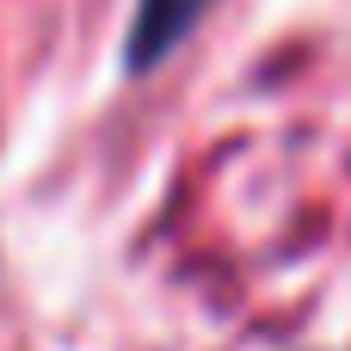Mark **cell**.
<instances>
[{
	"label": "cell",
	"instance_id": "6da1fadb",
	"mask_svg": "<svg viewBox=\"0 0 351 351\" xmlns=\"http://www.w3.org/2000/svg\"><path fill=\"white\" fill-rule=\"evenodd\" d=\"M204 6H210V0H136L130 37H123V62H130L136 74H148L160 56H173V49L191 37V25L204 19Z\"/></svg>",
	"mask_w": 351,
	"mask_h": 351
}]
</instances>
